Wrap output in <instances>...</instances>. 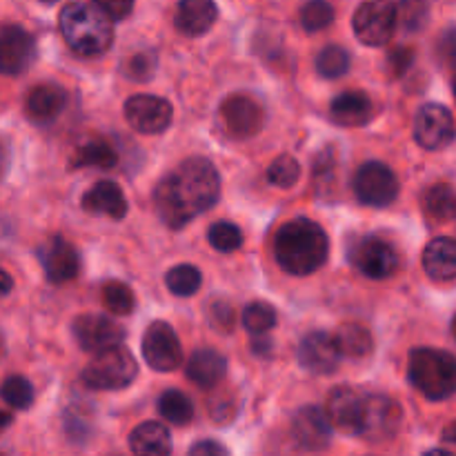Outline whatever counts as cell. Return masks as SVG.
<instances>
[{
	"mask_svg": "<svg viewBox=\"0 0 456 456\" xmlns=\"http://www.w3.org/2000/svg\"><path fill=\"white\" fill-rule=\"evenodd\" d=\"M221 194V178L208 159H187L163 178L154 190V205L160 221L181 230L191 218L208 212Z\"/></svg>",
	"mask_w": 456,
	"mask_h": 456,
	"instance_id": "6da1fadb",
	"label": "cell"
},
{
	"mask_svg": "<svg viewBox=\"0 0 456 456\" xmlns=\"http://www.w3.org/2000/svg\"><path fill=\"white\" fill-rule=\"evenodd\" d=\"M274 254L279 265L292 276L314 274L325 265L330 240L323 227L312 218L288 221L274 236Z\"/></svg>",
	"mask_w": 456,
	"mask_h": 456,
	"instance_id": "7a4b0ae2",
	"label": "cell"
},
{
	"mask_svg": "<svg viewBox=\"0 0 456 456\" xmlns=\"http://www.w3.org/2000/svg\"><path fill=\"white\" fill-rule=\"evenodd\" d=\"M61 34L78 56H101L111 47V18L94 3H69L58 16Z\"/></svg>",
	"mask_w": 456,
	"mask_h": 456,
	"instance_id": "3957f363",
	"label": "cell"
},
{
	"mask_svg": "<svg viewBox=\"0 0 456 456\" xmlns=\"http://www.w3.org/2000/svg\"><path fill=\"white\" fill-rule=\"evenodd\" d=\"M410 383L430 401L456 395V356L435 347H417L410 354Z\"/></svg>",
	"mask_w": 456,
	"mask_h": 456,
	"instance_id": "277c9868",
	"label": "cell"
},
{
	"mask_svg": "<svg viewBox=\"0 0 456 456\" xmlns=\"http://www.w3.org/2000/svg\"><path fill=\"white\" fill-rule=\"evenodd\" d=\"M136 359L120 343L94 354L87 368L83 370V383L92 390H123L136 379Z\"/></svg>",
	"mask_w": 456,
	"mask_h": 456,
	"instance_id": "5b68a950",
	"label": "cell"
},
{
	"mask_svg": "<svg viewBox=\"0 0 456 456\" xmlns=\"http://www.w3.org/2000/svg\"><path fill=\"white\" fill-rule=\"evenodd\" d=\"M399 16H396V3L392 0H368L356 9L352 18L356 38L368 47H383L390 43Z\"/></svg>",
	"mask_w": 456,
	"mask_h": 456,
	"instance_id": "8992f818",
	"label": "cell"
},
{
	"mask_svg": "<svg viewBox=\"0 0 456 456\" xmlns=\"http://www.w3.org/2000/svg\"><path fill=\"white\" fill-rule=\"evenodd\" d=\"M352 190H354L359 203L368 205V208H387L399 196V178L386 163L370 160L356 169Z\"/></svg>",
	"mask_w": 456,
	"mask_h": 456,
	"instance_id": "52a82bcc",
	"label": "cell"
},
{
	"mask_svg": "<svg viewBox=\"0 0 456 456\" xmlns=\"http://www.w3.org/2000/svg\"><path fill=\"white\" fill-rule=\"evenodd\" d=\"M401 405L395 399L383 395H374L365 399L363 421H361L359 436L368 444H386L396 436L401 428Z\"/></svg>",
	"mask_w": 456,
	"mask_h": 456,
	"instance_id": "ba28073f",
	"label": "cell"
},
{
	"mask_svg": "<svg viewBox=\"0 0 456 456\" xmlns=\"http://www.w3.org/2000/svg\"><path fill=\"white\" fill-rule=\"evenodd\" d=\"M414 138L423 150L439 151L452 145L456 125L452 111L439 102H426L414 116Z\"/></svg>",
	"mask_w": 456,
	"mask_h": 456,
	"instance_id": "9c48e42d",
	"label": "cell"
},
{
	"mask_svg": "<svg viewBox=\"0 0 456 456\" xmlns=\"http://www.w3.org/2000/svg\"><path fill=\"white\" fill-rule=\"evenodd\" d=\"M142 359L154 372H174L183 361L181 341L165 321H156L142 337Z\"/></svg>",
	"mask_w": 456,
	"mask_h": 456,
	"instance_id": "30bf717a",
	"label": "cell"
},
{
	"mask_svg": "<svg viewBox=\"0 0 456 456\" xmlns=\"http://www.w3.org/2000/svg\"><path fill=\"white\" fill-rule=\"evenodd\" d=\"M350 261L361 274L374 281L390 279L399 270V254H396L395 245L383 239H374V236L361 239L352 248Z\"/></svg>",
	"mask_w": 456,
	"mask_h": 456,
	"instance_id": "8fae6325",
	"label": "cell"
},
{
	"mask_svg": "<svg viewBox=\"0 0 456 456\" xmlns=\"http://www.w3.org/2000/svg\"><path fill=\"white\" fill-rule=\"evenodd\" d=\"M125 116L136 132L151 136V134L165 132L172 125L174 110L165 98L141 94V96H132L125 102Z\"/></svg>",
	"mask_w": 456,
	"mask_h": 456,
	"instance_id": "7c38bea8",
	"label": "cell"
},
{
	"mask_svg": "<svg viewBox=\"0 0 456 456\" xmlns=\"http://www.w3.org/2000/svg\"><path fill=\"white\" fill-rule=\"evenodd\" d=\"M221 120L225 132L232 138H252L256 136L265 123L263 107L245 94H234L225 98L221 107Z\"/></svg>",
	"mask_w": 456,
	"mask_h": 456,
	"instance_id": "4fadbf2b",
	"label": "cell"
},
{
	"mask_svg": "<svg viewBox=\"0 0 456 456\" xmlns=\"http://www.w3.org/2000/svg\"><path fill=\"white\" fill-rule=\"evenodd\" d=\"M74 338L80 350L96 354L107 347L120 346L125 338V330L105 314H80L74 321Z\"/></svg>",
	"mask_w": 456,
	"mask_h": 456,
	"instance_id": "5bb4252c",
	"label": "cell"
},
{
	"mask_svg": "<svg viewBox=\"0 0 456 456\" xmlns=\"http://www.w3.org/2000/svg\"><path fill=\"white\" fill-rule=\"evenodd\" d=\"M36 58V40L27 29L7 25L0 29V74L18 76L29 69Z\"/></svg>",
	"mask_w": 456,
	"mask_h": 456,
	"instance_id": "9a60e30c",
	"label": "cell"
},
{
	"mask_svg": "<svg viewBox=\"0 0 456 456\" xmlns=\"http://www.w3.org/2000/svg\"><path fill=\"white\" fill-rule=\"evenodd\" d=\"M341 359L343 354L338 350V343L334 338V334L321 332V330L305 334L301 346H298V361L312 374L337 372Z\"/></svg>",
	"mask_w": 456,
	"mask_h": 456,
	"instance_id": "2e32d148",
	"label": "cell"
},
{
	"mask_svg": "<svg viewBox=\"0 0 456 456\" xmlns=\"http://www.w3.org/2000/svg\"><path fill=\"white\" fill-rule=\"evenodd\" d=\"M365 399H368V396H363L359 390H354V387H337V390L330 395L328 410H325L332 428L346 432V435H359L361 421H363L365 412Z\"/></svg>",
	"mask_w": 456,
	"mask_h": 456,
	"instance_id": "e0dca14e",
	"label": "cell"
},
{
	"mask_svg": "<svg viewBox=\"0 0 456 456\" xmlns=\"http://www.w3.org/2000/svg\"><path fill=\"white\" fill-rule=\"evenodd\" d=\"M292 436L297 445L307 452H319L325 450L332 441V423L328 414L319 410L316 405L298 410L292 421Z\"/></svg>",
	"mask_w": 456,
	"mask_h": 456,
	"instance_id": "ac0fdd59",
	"label": "cell"
},
{
	"mask_svg": "<svg viewBox=\"0 0 456 456\" xmlns=\"http://www.w3.org/2000/svg\"><path fill=\"white\" fill-rule=\"evenodd\" d=\"M40 263H43L45 276L49 283H69L78 276L80 258L78 252L71 243H67L61 236H53L52 240L43 245L40 249Z\"/></svg>",
	"mask_w": 456,
	"mask_h": 456,
	"instance_id": "d6986e66",
	"label": "cell"
},
{
	"mask_svg": "<svg viewBox=\"0 0 456 456\" xmlns=\"http://www.w3.org/2000/svg\"><path fill=\"white\" fill-rule=\"evenodd\" d=\"M218 18V7L214 0H181L176 7V29L183 36H203L212 29Z\"/></svg>",
	"mask_w": 456,
	"mask_h": 456,
	"instance_id": "ffe728a7",
	"label": "cell"
},
{
	"mask_svg": "<svg viewBox=\"0 0 456 456\" xmlns=\"http://www.w3.org/2000/svg\"><path fill=\"white\" fill-rule=\"evenodd\" d=\"M83 209L89 214H98V216H110L114 221H120L127 214V199H125L118 183L98 181L83 196Z\"/></svg>",
	"mask_w": 456,
	"mask_h": 456,
	"instance_id": "44dd1931",
	"label": "cell"
},
{
	"mask_svg": "<svg viewBox=\"0 0 456 456\" xmlns=\"http://www.w3.org/2000/svg\"><path fill=\"white\" fill-rule=\"evenodd\" d=\"M374 114L372 98L363 92H343L330 105V118L341 127H361Z\"/></svg>",
	"mask_w": 456,
	"mask_h": 456,
	"instance_id": "7402d4cb",
	"label": "cell"
},
{
	"mask_svg": "<svg viewBox=\"0 0 456 456\" xmlns=\"http://www.w3.org/2000/svg\"><path fill=\"white\" fill-rule=\"evenodd\" d=\"M423 270L432 281H445L456 279V239L450 236H441V239L430 240L423 249Z\"/></svg>",
	"mask_w": 456,
	"mask_h": 456,
	"instance_id": "603a6c76",
	"label": "cell"
},
{
	"mask_svg": "<svg viewBox=\"0 0 456 456\" xmlns=\"http://www.w3.org/2000/svg\"><path fill=\"white\" fill-rule=\"evenodd\" d=\"M225 356L216 350H209V347H200L187 361V379L194 381L199 387H203V390L218 386L225 379Z\"/></svg>",
	"mask_w": 456,
	"mask_h": 456,
	"instance_id": "cb8c5ba5",
	"label": "cell"
},
{
	"mask_svg": "<svg viewBox=\"0 0 456 456\" xmlns=\"http://www.w3.org/2000/svg\"><path fill=\"white\" fill-rule=\"evenodd\" d=\"M67 94L65 89L53 83H43L27 94L25 110L27 116L36 123H49L65 110Z\"/></svg>",
	"mask_w": 456,
	"mask_h": 456,
	"instance_id": "d4e9b609",
	"label": "cell"
},
{
	"mask_svg": "<svg viewBox=\"0 0 456 456\" xmlns=\"http://www.w3.org/2000/svg\"><path fill=\"white\" fill-rule=\"evenodd\" d=\"M129 448L134 454L141 456H165L172 452V436L163 423L147 421L132 432Z\"/></svg>",
	"mask_w": 456,
	"mask_h": 456,
	"instance_id": "484cf974",
	"label": "cell"
},
{
	"mask_svg": "<svg viewBox=\"0 0 456 456\" xmlns=\"http://www.w3.org/2000/svg\"><path fill=\"white\" fill-rule=\"evenodd\" d=\"M334 338L338 343V350L347 359H365L372 354L374 338L365 325L359 323H343L341 328L334 332Z\"/></svg>",
	"mask_w": 456,
	"mask_h": 456,
	"instance_id": "4316f807",
	"label": "cell"
},
{
	"mask_svg": "<svg viewBox=\"0 0 456 456\" xmlns=\"http://www.w3.org/2000/svg\"><path fill=\"white\" fill-rule=\"evenodd\" d=\"M423 214L435 223H448L456 218V190L448 183L432 185L423 194Z\"/></svg>",
	"mask_w": 456,
	"mask_h": 456,
	"instance_id": "83f0119b",
	"label": "cell"
},
{
	"mask_svg": "<svg viewBox=\"0 0 456 456\" xmlns=\"http://www.w3.org/2000/svg\"><path fill=\"white\" fill-rule=\"evenodd\" d=\"M118 163V154H116L114 147L105 141H92L87 145L80 147L76 151L74 160H71V167H101L110 169Z\"/></svg>",
	"mask_w": 456,
	"mask_h": 456,
	"instance_id": "f1b7e54d",
	"label": "cell"
},
{
	"mask_svg": "<svg viewBox=\"0 0 456 456\" xmlns=\"http://www.w3.org/2000/svg\"><path fill=\"white\" fill-rule=\"evenodd\" d=\"M159 412L172 426H187L194 419V403L178 390H167L159 399Z\"/></svg>",
	"mask_w": 456,
	"mask_h": 456,
	"instance_id": "f546056e",
	"label": "cell"
},
{
	"mask_svg": "<svg viewBox=\"0 0 456 456\" xmlns=\"http://www.w3.org/2000/svg\"><path fill=\"white\" fill-rule=\"evenodd\" d=\"M34 396V386L29 383V379L20 377V374L7 377L0 386V399L16 410H29Z\"/></svg>",
	"mask_w": 456,
	"mask_h": 456,
	"instance_id": "4dcf8cb0",
	"label": "cell"
},
{
	"mask_svg": "<svg viewBox=\"0 0 456 456\" xmlns=\"http://www.w3.org/2000/svg\"><path fill=\"white\" fill-rule=\"evenodd\" d=\"M165 283H167V289L174 294V297H181V298L191 297V294L199 292L200 288V272L196 270L194 265L183 263V265L172 267V270L167 272Z\"/></svg>",
	"mask_w": 456,
	"mask_h": 456,
	"instance_id": "1f68e13d",
	"label": "cell"
},
{
	"mask_svg": "<svg viewBox=\"0 0 456 456\" xmlns=\"http://www.w3.org/2000/svg\"><path fill=\"white\" fill-rule=\"evenodd\" d=\"M350 53L341 45H328L316 58V71L323 78H341L350 69Z\"/></svg>",
	"mask_w": 456,
	"mask_h": 456,
	"instance_id": "d6a6232c",
	"label": "cell"
},
{
	"mask_svg": "<svg viewBox=\"0 0 456 456\" xmlns=\"http://www.w3.org/2000/svg\"><path fill=\"white\" fill-rule=\"evenodd\" d=\"M396 16L405 31H421L430 20V3L428 0H399Z\"/></svg>",
	"mask_w": 456,
	"mask_h": 456,
	"instance_id": "836d02e7",
	"label": "cell"
},
{
	"mask_svg": "<svg viewBox=\"0 0 456 456\" xmlns=\"http://www.w3.org/2000/svg\"><path fill=\"white\" fill-rule=\"evenodd\" d=\"M102 303H105L107 312L116 316L132 314L134 307H136L134 292L125 283H118V281H111L102 288Z\"/></svg>",
	"mask_w": 456,
	"mask_h": 456,
	"instance_id": "e575fe53",
	"label": "cell"
},
{
	"mask_svg": "<svg viewBox=\"0 0 456 456\" xmlns=\"http://www.w3.org/2000/svg\"><path fill=\"white\" fill-rule=\"evenodd\" d=\"M243 325L249 334H267L276 325V310L270 303H249L243 310Z\"/></svg>",
	"mask_w": 456,
	"mask_h": 456,
	"instance_id": "d590c367",
	"label": "cell"
},
{
	"mask_svg": "<svg viewBox=\"0 0 456 456\" xmlns=\"http://www.w3.org/2000/svg\"><path fill=\"white\" fill-rule=\"evenodd\" d=\"M208 239L214 249L230 254V252H236V249L243 245V232H240V227L234 225V223L218 221L209 227Z\"/></svg>",
	"mask_w": 456,
	"mask_h": 456,
	"instance_id": "8d00e7d4",
	"label": "cell"
},
{
	"mask_svg": "<svg viewBox=\"0 0 456 456\" xmlns=\"http://www.w3.org/2000/svg\"><path fill=\"white\" fill-rule=\"evenodd\" d=\"M298 178H301V165H298L297 159L289 154L279 156V159L267 167V181H270L272 185L281 187V190L294 187L298 183Z\"/></svg>",
	"mask_w": 456,
	"mask_h": 456,
	"instance_id": "74e56055",
	"label": "cell"
},
{
	"mask_svg": "<svg viewBox=\"0 0 456 456\" xmlns=\"http://www.w3.org/2000/svg\"><path fill=\"white\" fill-rule=\"evenodd\" d=\"M334 22V7L328 0H307L301 9V25L310 34L325 29Z\"/></svg>",
	"mask_w": 456,
	"mask_h": 456,
	"instance_id": "f35d334b",
	"label": "cell"
},
{
	"mask_svg": "<svg viewBox=\"0 0 456 456\" xmlns=\"http://www.w3.org/2000/svg\"><path fill=\"white\" fill-rule=\"evenodd\" d=\"M209 323L216 330H221V332H230L234 328V310H232L230 303H212V307H209Z\"/></svg>",
	"mask_w": 456,
	"mask_h": 456,
	"instance_id": "ab89813d",
	"label": "cell"
},
{
	"mask_svg": "<svg viewBox=\"0 0 456 456\" xmlns=\"http://www.w3.org/2000/svg\"><path fill=\"white\" fill-rule=\"evenodd\" d=\"M92 3L98 4L111 20H123L134 9V0H92Z\"/></svg>",
	"mask_w": 456,
	"mask_h": 456,
	"instance_id": "60d3db41",
	"label": "cell"
},
{
	"mask_svg": "<svg viewBox=\"0 0 456 456\" xmlns=\"http://www.w3.org/2000/svg\"><path fill=\"white\" fill-rule=\"evenodd\" d=\"M156 69V61L151 53H138L136 58L132 61V65H129V74L134 76V78H150L151 74H154Z\"/></svg>",
	"mask_w": 456,
	"mask_h": 456,
	"instance_id": "b9f144b4",
	"label": "cell"
},
{
	"mask_svg": "<svg viewBox=\"0 0 456 456\" xmlns=\"http://www.w3.org/2000/svg\"><path fill=\"white\" fill-rule=\"evenodd\" d=\"M190 454L191 456H225L227 448H225V445L216 444V441L205 439V441H199L196 445H191Z\"/></svg>",
	"mask_w": 456,
	"mask_h": 456,
	"instance_id": "7bdbcfd3",
	"label": "cell"
},
{
	"mask_svg": "<svg viewBox=\"0 0 456 456\" xmlns=\"http://www.w3.org/2000/svg\"><path fill=\"white\" fill-rule=\"evenodd\" d=\"M410 62H412V52L410 49L401 47L395 53H390V65L395 67V74H403L410 67Z\"/></svg>",
	"mask_w": 456,
	"mask_h": 456,
	"instance_id": "ee69618b",
	"label": "cell"
},
{
	"mask_svg": "<svg viewBox=\"0 0 456 456\" xmlns=\"http://www.w3.org/2000/svg\"><path fill=\"white\" fill-rule=\"evenodd\" d=\"M441 53L450 61H456V29L448 31V34L441 38Z\"/></svg>",
	"mask_w": 456,
	"mask_h": 456,
	"instance_id": "f6af8a7d",
	"label": "cell"
},
{
	"mask_svg": "<svg viewBox=\"0 0 456 456\" xmlns=\"http://www.w3.org/2000/svg\"><path fill=\"white\" fill-rule=\"evenodd\" d=\"M441 441H444V444L448 445L450 452H456V421L450 423V426L445 428L444 435H441Z\"/></svg>",
	"mask_w": 456,
	"mask_h": 456,
	"instance_id": "bcb514c9",
	"label": "cell"
},
{
	"mask_svg": "<svg viewBox=\"0 0 456 456\" xmlns=\"http://www.w3.org/2000/svg\"><path fill=\"white\" fill-rule=\"evenodd\" d=\"M12 289H13L12 276H9L4 270H0V298L7 297V294L12 292Z\"/></svg>",
	"mask_w": 456,
	"mask_h": 456,
	"instance_id": "7dc6e473",
	"label": "cell"
},
{
	"mask_svg": "<svg viewBox=\"0 0 456 456\" xmlns=\"http://www.w3.org/2000/svg\"><path fill=\"white\" fill-rule=\"evenodd\" d=\"M12 421H13V417H12V414H9L7 410H3V408H0V435H3V432L7 430L9 426H12Z\"/></svg>",
	"mask_w": 456,
	"mask_h": 456,
	"instance_id": "c3c4849f",
	"label": "cell"
},
{
	"mask_svg": "<svg viewBox=\"0 0 456 456\" xmlns=\"http://www.w3.org/2000/svg\"><path fill=\"white\" fill-rule=\"evenodd\" d=\"M270 341H254L252 343V350L256 352V354H267L270 352Z\"/></svg>",
	"mask_w": 456,
	"mask_h": 456,
	"instance_id": "681fc988",
	"label": "cell"
},
{
	"mask_svg": "<svg viewBox=\"0 0 456 456\" xmlns=\"http://www.w3.org/2000/svg\"><path fill=\"white\" fill-rule=\"evenodd\" d=\"M4 169H7V151H4V147L0 145V178H3Z\"/></svg>",
	"mask_w": 456,
	"mask_h": 456,
	"instance_id": "f907efd6",
	"label": "cell"
},
{
	"mask_svg": "<svg viewBox=\"0 0 456 456\" xmlns=\"http://www.w3.org/2000/svg\"><path fill=\"white\" fill-rule=\"evenodd\" d=\"M452 334H454V338H456V316H454V321H452Z\"/></svg>",
	"mask_w": 456,
	"mask_h": 456,
	"instance_id": "816d5d0a",
	"label": "cell"
},
{
	"mask_svg": "<svg viewBox=\"0 0 456 456\" xmlns=\"http://www.w3.org/2000/svg\"><path fill=\"white\" fill-rule=\"evenodd\" d=\"M40 3H45V4H52V3H58V0H40Z\"/></svg>",
	"mask_w": 456,
	"mask_h": 456,
	"instance_id": "f5cc1de1",
	"label": "cell"
},
{
	"mask_svg": "<svg viewBox=\"0 0 456 456\" xmlns=\"http://www.w3.org/2000/svg\"><path fill=\"white\" fill-rule=\"evenodd\" d=\"M0 350H3V341H0Z\"/></svg>",
	"mask_w": 456,
	"mask_h": 456,
	"instance_id": "db71d44e",
	"label": "cell"
},
{
	"mask_svg": "<svg viewBox=\"0 0 456 456\" xmlns=\"http://www.w3.org/2000/svg\"><path fill=\"white\" fill-rule=\"evenodd\" d=\"M454 94H456V85H454Z\"/></svg>",
	"mask_w": 456,
	"mask_h": 456,
	"instance_id": "11a10c76",
	"label": "cell"
}]
</instances>
